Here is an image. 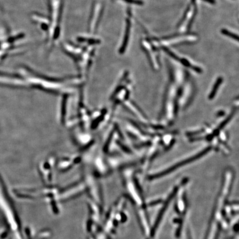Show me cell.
<instances>
[{"instance_id": "5b68a950", "label": "cell", "mask_w": 239, "mask_h": 239, "mask_svg": "<svg viewBox=\"0 0 239 239\" xmlns=\"http://www.w3.org/2000/svg\"><path fill=\"white\" fill-rule=\"evenodd\" d=\"M222 82H223V78L221 77H220L217 79V80L216 81L215 84H214V87L212 89V91L209 95V99H213L214 98V97H215L216 93V91H218V89L222 83Z\"/></svg>"}, {"instance_id": "ba28073f", "label": "cell", "mask_w": 239, "mask_h": 239, "mask_svg": "<svg viewBox=\"0 0 239 239\" xmlns=\"http://www.w3.org/2000/svg\"><path fill=\"white\" fill-rule=\"evenodd\" d=\"M161 48L164 51H166L167 53L170 55V57H171L173 58L174 59H175L176 61H180V59H181V58H179L177 55H176L173 52H172L171 51H170V49L168 48L167 47H166L162 46L161 47Z\"/></svg>"}, {"instance_id": "30bf717a", "label": "cell", "mask_w": 239, "mask_h": 239, "mask_svg": "<svg viewBox=\"0 0 239 239\" xmlns=\"http://www.w3.org/2000/svg\"><path fill=\"white\" fill-rule=\"evenodd\" d=\"M124 1L127 3L135 4L136 5H139V6H142L144 4L143 1L142 0H124Z\"/></svg>"}, {"instance_id": "3957f363", "label": "cell", "mask_w": 239, "mask_h": 239, "mask_svg": "<svg viewBox=\"0 0 239 239\" xmlns=\"http://www.w3.org/2000/svg\"><path fill=\"white\" fill-rule=\"evenodd\" d=\"M211 147H207L206 149H203V150H202V151L199 152L198 153H197L196 154H194V156H192V157H189L187 158V159H185V160H182L181 162H179L177 164L174 165L173 166L170 167L168 170H165L163 171L162 172L160 173V174H156L154 176H152L153 178H160V177H162V176H164L167 174L168 173H170L172 171H173L174 170L177 169V168L183 166L184 165L187 164V163H189L190 162H192L194 160H196L197 159H198L199 158L202 157L203 155L206 154L208 152H209L210 149Z\"/></svg>"}, {"instance_id": "6da1fadb", "label": "cell", "mask_w": 239, "mask_h": 239, "mask_svg": "<svg viewBox=\"0 0 239 239\" xmlns=\"http://www.w3.org/2000/svg\"><path fill=\"white\" fill-rule=\"evenodd\" d=\"M0 215L9 235L12 239H23L18 215L5 189L2 188H0Z\"/></svg>"}, {"instance_id": "7a4b0ae2", "label": "cell", "mask_w": 239, "mask_h": 239, "mask_svg": "<svg viewBox=\"0 0 239 239\" xmlns=\"http://www.w3.org/2000/svg\"><path fill=\"white\" fill-rule=\"evenodd\" d=\"M30 82L31 86L40 88L45 91L54 94H68L74 90L75 82L70 80H61L50 78L30 72Z\"/></svg>"}, {"instance_id": "277c9868", "label": "cell", "mask_w": 239, "mask_h": 239, "mask_svg": "<svg viewBox=\"0 0 239 239\" xmlns=\"http://www.w3.org/2000/svg\"><path fill=\"white\" fill-rule=\"evenodd\" d=\"M126 29H125V32L124 37V40H123V42L122 43V46H121L120 50H119V53L120 54H123L124 53L126 48H127V44H128V40H129V37H130V30H131V21L130 19L128 18H127L126 19Z\"/></svg>"}, {"instance_id": "8992f818", "label": "cell", "mask_w": 239, "mask_h": 239, "mask_svg": "<svg viewBox=\"0 0 239 239\" xmlns=\"http://www.w3.org/2000/svg\"><path fill=\"white\" fill-rule=\"evenodd\" d=\"M221 33L223 34L225 36L229 37L230 38H233L234 40H235L236 41H239V37L236 34L233 33L232 32H230V31L226 30V29H223L221 30Z\"/></svg>"}, {"instance_id": "9c48e42d", "label": "cell", "mask_w": 239, "mask_h": 239, "mask_svg": "<svg viewBox=\"0 0 239 239\" xmlns=\"http://www.w3.org/2000/svg\"><path fill=\"white\" fill-rule=\"evenodd\" d=\"M190 9H191V5H189L187 6V7L186 9H185V13H184V15L183 16L182 18H181V19L179 22L178 24L177 25V28L179 27L183 24V23L184 22V21L185 20V19L187 18V16L188 15V12L190 11Z\"/></svg>"}, {"instance_id": "8fae6325", "label": "cell", "mask_w": 239, "mask_h": 239, "mask_svg": "<svg viewBox=\"0 0 239 239\" xmlns=\"http://www.w3.org/2000/svg\"><path fill=\"white\" fill-rule=\"evenodd\" d=\"M202 1H204L206 2H208L209 3H211V4H213V5L216 3L215 0H202Z\"/></svg>"}, {"instance_id": "52a82bcc", "label": "cell", "mask_w": 239, "mask_h": 239, "mask_svg": "<svg viewBox=\"0 0 239 239\" xmlns=\"http://www.w3.org/2000/svg\"><path fill=\"white\" fill-rule=\"evenodd\" d=\"M196 34L194 33H191V32H188V33H176L174 34H172L170 35L169 36L164 37L163 38H162V40H169L170 38H176V37H178L183 36H190V35H195Z\"/></svg>"}]
</instances>
